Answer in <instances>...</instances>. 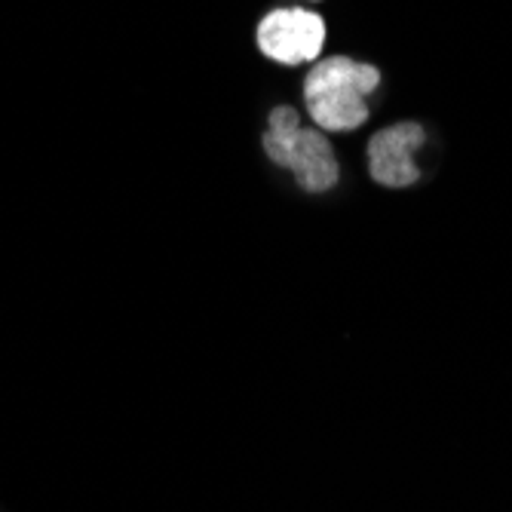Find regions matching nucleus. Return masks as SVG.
<instances>
[{
    "instance_id": "nucleus-1",
    "label": "nucleus",
    "mask_w": 512,
    "mask_h": 512,
    "mask_svg": "<svg viewBox=\"0 0 512 512\" xmlns=\"http://www.w3.org/2000/svg\"><path fill=\"white\" fill-rule=\"evenodd\" d=\"M264 160L292 175L295 188L304 197L332 194L341 184L338 151L329 135L316 126L301 123V111L295 105H273L267 111L264 132L258 135Z\"/></svg>"
},
{
    "instance_id": "nucleus-2",
    "label": "nucleus",
    "mask_w": 512,
    "mask_h": 512,
    "mask_svg": "<svg viewBox=\"0 0 512 512\" xmlns=\"http://www.w3.org/2000/svg\"><path fill=\"white\" fill-rule=\"evenodd\" d=\"M381 86V68L350 56H322L301 80L307 117L322 132H356L368 123V99Z\"/></svg>"
},
{
    "instance_id": "nucleus-3",
    "label": "nucleus",
    "mask_w": 512,
    "mask_h": 512,
    "mask_svg": "<svg viewBox=\"0 0 512 512\" xmlns=\"http://www.w3.org/2000/svg\"><path fill=\"white\" fill-rule=\"evenodd\" d=\"M329 25L322 13L307 7H273L255 25L258 53L279 68H301L322 59Z\"/></svg>"
},
{
    "instance_id": "nucleus-4",
    "label": "nucleus",
    "mask_w": 512,
    "mask_h": 512,
    "mask_svg": "<svg viewBox=\"0 0 512 512\" xmlns=\"http://www.w3.org/2000/svg\"><path fill=\"white\" fill-rule=\"evenodd\" d=\"M427 145V129L414 120H399L378 129L365 145L368 178L384 191H408L421 181L417 154Z\"/></svg>"
},
{
    "instance_id": "nucleus-5",
    "label": "nucleus",
    "mask_w": 512,
    "mask_h": 512,
    "mask_svg": "<svg viewBox=\"0 0 512 512\" xmlns=\"http://www.w3.org/2000/svg\"><path fill=\"white\" fill-rule=\"evenodd\" d=\"M313 4H319V0H313Z\"/></svg>"
}]
</instances>
